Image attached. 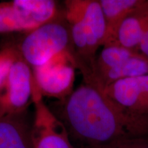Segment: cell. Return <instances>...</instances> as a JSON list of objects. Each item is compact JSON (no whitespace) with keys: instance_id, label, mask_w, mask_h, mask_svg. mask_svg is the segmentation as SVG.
<instances>
[{"instance_id":"1","label":"cell","mask_w":148,"mask_h":148,"mask_svg":"<svg viewBox=\"0 0 148 148\" xmlns=\"http://www.w3.org/2000/svg\"><path fill=\"white\" fill-rule=\"evenodd\" d=\"M59 101L58 112H52L80 147L148 135V115L119 106L94 85L83 83Z\"/></svg>"},{"instance_id":"2","label":"cell","mask_w":148,"mask_h":148,"mask_svg":"<svg viewBox=\"0 0 148 148\" xmlns=\"http://www.w3.org/2000/svg\"><path fill=\"white\" fill-rule=\"evenodd\" d=\"M64 16L70 25L71 54L84 83L91 78L97 51L104 45L106 24L99 1L66 0Z\"/></svg>"},{"instance_id":"3","label":"cell","mask_w":148,"mask_h":148,"mask_svg":"<svg viewBox=\"0 0 148 148\" xmlns=\"http://www.w3.org/2000/svg\"><path fill=\"white\" fill-rule=\"evenodd\" d=\"M15 44L23 60L32 69L39 67L65 51L71 53V32L63 10L30 32Z\"/></svg>"},{"instance_id":"4","label":"cell","mask_w":148,"mask_h":148,"mask_svg":"<svg viewBox=\"0 0 148 148\" xmlns=\"http://www.w3.org/2000/svg\"><path fill=\"white\" fill-rule=\"evenodd\" d=\"M52 0H13L0 2V34L30 32L59 12Z\"/></svg>"},{"instance_id":"5","label":"cell","mask_w":148,"mask_h":148,"mask_svg":"<svg viewBox=\"0 0 148 148\" xmlns=\"http://www.w3.org/2000/svg\"><path fill=\"white\" fill-rule=\"evenodd\" d=\"M75 69L70 51L61 53L44 65L32 69L34 83L42 97L63 100L73 91Z\"/></svg>"},{"instance_id":"6","label":"cell","mask_w":148,"mask_h":148,"mask_svg":"<svg viewBox=\"0 0 148 148\" xmlns=\"http://www.w3.org/2000/svg\"><path fill=\"white\" fill-rule=\"evenodd\" d=\"M32 103L34 108L32 124L33 148H74L66 127L44 103L34 79Z\"/></svg>"},{"instance_id":"7","label":"cell","mask_w":148,"mask_h":148,"mask_svg":"<svg viewBox=\"0 0 148 148\" xmlns=\"http://www.w3.org/2000/svg\"><path fill=\"white\" fill-rule=\"evenodd\" d=\"M33 71L20 54L16 57L7 82L0 92V116L26 112L32 102Z\"/></svg>"},{"instance_id":"8","label":"cell","mask_w":148,"mask_h":148,"mask_svg":"<svg viewBox=\"0 0 148 148\" xmlns=\"http://www.w3.org/2000/svg\"><path fill=\"white\" fill-rule=\"evenodd\" d=\"M102 90L119 106L134 113L148 115V75L119 79Z\"/></svg>"},{"instance_id":"9","label":"cell","mask_w":148,"mask_h":148,"mask_svg":"<svg viewBox=\"0 0 148 148\" xmlns=\"http://www.w3.org/2000/svg\"><path fill=\"white\" fill-rule=\"evenodd\" d=\"M26 112L0 116V148H33Z\"/></svg>"},{"instance_id":"10","label":"cell","mask_w":148,"mask_h":148,"mask_svg":"<svg viewBox=\"0 0 148 148\" xmlns=\"http://www.w3.org/2000/svg\"><path fill=\"white\" fill-rule=\"evenodd\" d=\"M147 25L148 0H144L143 4L127 16L120 24L113 45L138 51V45Z\"/></svg>"},{"instance_id":"11","label":"cell","mask_w":148,"mask_h":148,"mask_svg":"<svg viewBox=\"0 0 148 148\" xmlns=\"http://www.w3.org/2000/svg\"><path fill=\"white\" fill-rule=\"evenodd\" d=\"M143 2L144 0H99L106 24V36L103 47L113 45L120 24Z\"/></svg>"},{"instance_id":"12","label":"cell","mask_w":148,"mask_h":148,"mask_svg":"<svg viewBox=\"0 0 148 148\" xmlns=\"http://www.w3.org/2000/svg\"><path fill=\"white\" fill-rule=\"evenodd\" d=\"M19 53L15 44L7 42L0 47V92L4 88L11 66Z\"/></svg>"},{"instance_id":"13","label":"cell","mask_w":148,"mask_h":148,"mask_svg":"<svg viewBox=\"0 0 148 148\" xmlns=\"http://www.w3.org/2000/svg\"><path fill=\"white\" fill-rule=\"evenodd\" d=\"M80 148H148V135L140 137L120 138L103 145Z\"/></svg>"},{"instance_id":"14","label":"cell","mask_w":148,"mask_h":148,"mask_svg":"<svg viewBox=\"0 0 148 148\" xmlns=\"http://www.w3.org/2000/svg\"><path fill=\"white\" fill-rule=\"evenodd\" d=\"M138 51L148 58V25L143 33L142 39L138 45Z\"/></svg>"}]
</instances>
